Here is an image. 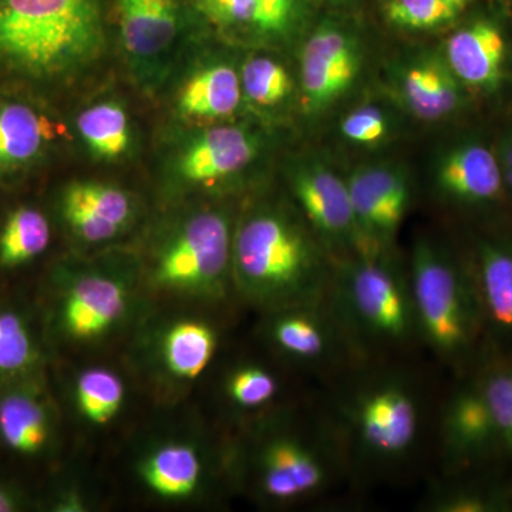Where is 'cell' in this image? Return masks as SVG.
Masks as SVG:
<instances>
[{
    "label": "cell",
    "instance_id": "1",
    "mask_svg": "<svg viewBox=\"0 0 512 512\" xmlns=\"http://www.w3.org/2000/svg\"><path fill=\"white\" fill-rule=\"evenodd\" d=\"M232 284L249 302L274 311L316 305L328 291L311 239L274 210L254 212L235 232Z\"/></svg>",
    "mask_w": 512,
    "mask_h": 512
},
{
    "label": "cell",
    "instance_id": "2",
    "mask_svg": "<svg viewBox=\"0 0 512 512\" xmlns=\"http://www.w3.org/2000/svg\"><path fill=\"white\" fill-rule=\"evenodd\" d=\"M97 0H0V60L32 77L76 72L100 55Z\"/></svg>",
    "mask_w": 512,
    "mask_h": 512
},
{
    "label": "cell",
    "instance_id": "3",
    "mask_svg": "<svg viewBox=\"0 0 512 512\" xmlns=\"http://www.w3.org/2000/svg\"><path fill=\"white\" fill-rule=\"evenodd\" d=\"M231 221L224 212H194L161 242L148 281L157 291L184 298H224L232 281Z\"/></svg>",
    "mask_w": 512,
    "mask_h": 512
},
{
    "label": "cell",
    "instance_id": "4",
    "mask_svg": "<svg viewBox=\"0 0 512 512\" xmlns=\"http://www.w3.org/2000/svg\"><path fill=\"white\" fill-rule=\"evenodd\" d=\"M417 328L431 348L454 357L470 345L474 306L463 276L433 245H416L410 276Z\"/></svg>",
    "mask_w": 512,
    "mask_h": 512
},
{
    "label": "cell",
    "instance_id": "5",
    "mask_svg": "<svg viewBox=\"0 0 512 512\" xmlns=\"http://www.w3.org/2000/svg\"><path fill=\"white\" fill-rule=\"evenodd\" d=\"M342 279L339 292L345 311L365 335L399 343L419 330L410 284L376 255H362Z\"/></svg>",
    "mask_w": 512,
    "mask_h": 512
},
{
    "label": "cell",
    "instance_id": "6",
    "mask_svg": "<svg viewBox=\"0 0 512 512\" xmlns=\"http://www.w3.org/2000/svg\"><path fill=\"white\" fill-rule=\"evenodd\" d=\"M131 302L133 288L126 276L107 269H83L69 279L60 296V330L73 342H94L124 322Z\"/></svg>",
    "mask_w": 512,
    "mask_h": 512
},
{
    "label": "cell",
    "instance_id": "7",
    "mask_svg": "<svg viewBox=\"0 0 512 512\" xmlns=\"http://www.w3.org/2000/svg\"><path fill=\"white\" fill-rule=\"evenodd\" d=\"M353 426L367 450L382 457L402 456L419 430L416 399L402 383L377 384L356 400Z\"/></svg>",
    "mask_w": 512,
    "mask_h": 512
},
{
    "label": "cell",
    "instance_id": "8",
    "mask_svg": "<svg viewBox=\"0 0 512 512\" xmlns=\"http://www.w3.org/2000/svg\"><path fill=\"white\" fill-rule=\"evenodd\" d=\"M346 183L363 255H375L402 224L409 208V185L402 174L387 167L360 168Z\"/></svg>",
    "mask_w": 512,
    "mask_h": 512
},
{
    "label": "cell",
    "instance_id": "9",
    "mask_svg": "<svg viewBox=\"0 0 512 512\" xmlns=\"http://www.w3.org/2000/svg\"><path fill=\"white\" fill-rule=\"evenodd\" d=\"M360 67L355 37L335 25H322L303 45L301 80L306 109L319 111L352 86Z\"/></svg>",
    "mask_w": 512,
    "mask_h": 512
},
{
    "label": "cell",
    "instance_id": "10",
    "mask_svg": "<svg viewBox=\"0 0 512 512\" xmlns=\"http://www.w3.org/2000/svg\"><path fill=\"white\" fill-rule=\"evenodd\" d=\"M60 212L74 237L96 245L120 237L133 224L136 205L116 185L74 181L63 190Z\"/></svg>",
    "mask_w": 512,
    "mask_h": 512
},
{
    "label": "cell",
    "instance_id": "11",
    "mask_svg": "<svg viewBox=\"0 0 512 512\" xmlns=\"http://www.w3.org/2000/svg\"><path fill=\"white\" fill-rule=\"evenodd\" d=\"M328 477L318 451L292 436L266 441L259 456L262 493L274 501H295L316 493Z\"/></svg>",
    "mask_w": 512,
    "mask_h": 512
},
{
    "label": "cell",
    "instance_id": "12",
    "mask_svg": "<svg viewBox=\"0 0 512 512\" xmlns=\"http://www.w3.org/2000/svg\"><path fill=\"white\" fill-rule=\"evenodd\" d=\"M256 141L242 128H211L184 148L177 163V174L190 185H210L239 173L251 164Z\"/></svg>",
    "mask_w": 512,
    "mask_h": 512
},
{
    "label": "cell",
    "instance_id": "13",
    "mask_svg": "<svg viewBox=\"0 0 512 512\" xmlns=\"http://www.w3.org/2000/svg\"><path fill=\"white\" fill-rule=\"evenodd\" d=\"M121 42L134 64L148 67L173 49L180 30L175 0H117Z\"/></svg>",
    "mask_w": 512,
    "mask_h": 512
},
{
    "label": "cell",
    "instance_id": "14",
    "mask_svg": "<svg viewBox=\"0 0 512 512\" xmlns=\"http://www.w3.org/2000/svg\"><path fill=\"white\" fill-rule=\"evenodd\" d=\"M448 69L458 82L477 90H493L504 76L507 42L490 20H476L447 40Z\"/></svg>",
    "mask_w": 512,
    "mask_h": 512
},
{
    "label": "cell",
    "instance_id": "15",
    "mask_svg": "<svg viewBox=\"0 0 512 512\" xmlns=\"http://www.w3.org/2000/svg\"><path fill=\"white\" fill-rule=\"evenodd\" d=\"M292 187L302 211L320 234L352 238L359 244L348 183L322 165H308L295 174Z\"/></svg>",
    "mask_w": 512,
    "mask_h": 512
},
{
    "label": "cell",
    "instance_id": "16",
    "mask_svg": "<svg viewBox=\"0 0 512 512\" xmlns=\"http://www.w3.org/2000/svg\"><path fill=\"white\" fill-rule=\"evenodd\" d=\"M503 168L493 151L480 144L454 148L437 170L441 191L468 204L493 201L503 190Z\"/></svg>",
    "mask_w": 512,
    "mask_h": 512
},
{
    "label": "cell",
    "instance_id": "17",
    "mask_svg": "<svg viewBox=\"0 0 512 512\" xmlns=\"http://www.w3.org/2000/svg\"><path fill=\"white\" fill-rule=\"evenodd\" d=\"M204 473L200 451L177 441L154 448L140 464L143 483L151 493L165 500H184L197 493Z\"/></svg>",
    "mask_w": 512,
    "mask_h": 512
},
{
    "label": "cell",
    "instance_id": "18",
    "mask_svg": "<svg viewBox=\"0 0 512 512\" xmlns=\"http://www.w3.org/2000/svg\"><path fill=\"white\" fill-rule=\"evenodd\" d=\"M503 440L483 383L454 397L444 417V441L451 453L468 456Z\"/></svg>",
    "mask_w": 512,
    "mask_h": 512
},
{
    "label": "cell",
    "instance_id": "19",
    "mask_svg": "<svg viewBox=\"0 0 512 512\" xmlns=\"http://www.w3.org/2000/svg\"><path fill=\"white\" fill-rule=\"evenodd\" d=\"M52 434V419L45 400L28 389L12 390L0 397V439L25 456L45 450Z\"/></svg>",
    "mask_w": 512,
    "mask_h": 512
},
{
    "label": "cell",
    "instance_id": "20",
    "mask_svg": "<svg viewBox=\"0 0 512 512\" xmlns=\"http://www.w3.org/2000/svg\"><path fill=\"white\" fill-rule=\"evenodd\" d=\"M218 348V335L208 323L183 319L164 330L160 359L168 375L192 382L204 375Z\"/></svg>",
    "mask_w": 512,
    "mask_h": 512
},
{
    "label": "cell",
    "instance_id": "21",
    "mask_svg": "<svg viewBox=\"0 0 512 512\" xmlns=\"http://www.w3.org/2000/svg\"><path fill=\"white\" fill-rule=\"evenodd\" d=\"M242 94L241 77L234 67L211 64L185 82L177 106L190 119H220L238 109Z\"/></svg>",
    "mask_w": 512,
    "mask_h": 512
},
{
    "label": "cell",
    "instance_id": "22",
    "mask_svg": "<svg viewBox=\"0 0 512 512\" xmlns=\"http://www.w3.org/2000/svg\"><path fill=\"white\" fill-rule=\"evenodd\" d=\"M313 306L278 309L268 328L276 348L302 362L323 359L330 355L333 346L330 326Z\"/></svg>",
    "mask_w": 512,
    "mask_h": 512
},
{
    "label": "cell",
    "instance_id": "23",
    "mask_svg": "<svg viewBox=\"0 0 512 512\" xmlns=\"http://www.w3.org/2000/svg\"><path fill=\"white\" fill-rule=\"evenodd\" d=\"M50 126L43 116L22 103H0V173L22 170L49 143Z\"/></svg>",
    "mask_w": 512,
    "mask_h": 512
},
{
    "label": "cell",
    "instance_id": "24",
    "mask_svg": "<svg viewBox=\"0 0 512 512\" xmlns=\"http://www.w3.org/2000/svg\"><path fill=\"white\" fill-rule=\"evenodd\" d=\"M403 96L407 106L420 119H441L458 106V80L447 63L424 60L404 74Z\"/></svg>",
    "mask_w": 512,
    "mask_h": 512
},
{
    "label": "cell",
    "instance_id": "25",
    "mask_svg": "<svg viewBox=\"0 0 512 512\" xmlns=\"http://www.w3.org/2000/svg\"><path fill=\"white\" fill-rule=\"evenodd\" d=\"M50 225L45 215L32 207L12 212L0 232V265L18 268L42 255L50 244Z\"/></svg>",
    "mask_w": 512,
    "mask_h": 512
},
{
    "label": "cell",
    "instance_id": "26",
    "mask_svg": "<svg viewBox=\"0 0 512 512\" xmlns=\"http://www.w3.org/2000/svg\"><path fill=\"white\" fill-rule=\"evenodd\" d=\"M77 409L93 426H107L119 416L126 402V384L106 367H90L74 384Z\"/></svg>",
    "mask_w": 512,
    "mask_h": 512
},
{
    "label": "cell",
    "instance_id": "27",
    "mask_svg": "<svg viewBox=\"0 0 512 512\" xmlns=\"http://www.w3.org/2000/svg\"><path fill=\"white\" fill-rule=\"evenodd\" d=\"M77 128L86 146L97 157L116 160L130 148V120L120 104L107 101L83 110L77 117Z\"/></svg>",
    "mask_w": 512,
    "mask_h": 512
},
{
    "label": "cell",
    "instance_id": "28",
    "mask_svg": "<svg viewBox=\"0 0 512 512\" xmlns=\"http://www.w3.org/2000/svg\"><path fill=\"white\" fill-rule=\"evenodd\" d=\"M481 286L485 305L491 318L512 329V254L487 247L481 254Z\"/></svg>",
    "mask_w": 512,
    "mask_h": 512
},
{
    "label": "cell",
    "instance_id": "29",
    "mask_svg": "<svg viewBox=\"0 0 512 512\" xmlns=\"http://www.w3.org/2000/svg\"><path fill=\"white\" fill-rule=\"evenodd\" d=\"M467 5L463 0H383L387 20L409 30L440 28L456 19Z\"/></svg>",
    "mask_w": 512,
    "mask_h": 512
},
{
    "label": "cell",
    "instance_id": "30",
    "mask_svg": "<svg viewBox=\"0 0 512 512\" xmlns=\"http://www.w3.org/2000/svg\"><path fill=\"white\" fill-rule=\"evenodd\" d=\"M242 93L258 106H275L288 97L292 79L282 64L269 57H254L242 67Z\"/></svg>",
    "mask_w": 512,
    "mask_h": 512
},
{
    "label": "cell",
    "instance_id": "31",
    "mask_svg": "<svg viewBox=\"0 0 512 512\" xmlns=\"http://www.w3.org/2000/svg\"><path fill=\"white\" fill-rule=\"evenodd\" d=\"M37 359L32 333L18 313L0 311V373L18 375Z\"/></svg>",
    "mask_w": 512,
    "mask_h": 512
},
{
    "label": "cell",
    "instance_id": "32",
    "mask_svg": "<svg viewBox=\"0 0 512 512\" xmlns=\"http://www.w3.org/2000/svg\"><path fill=\"white\" fill-rule=\"evenodd\" d=\"M278 393V382L264 367H238L229 375L227 394L232 403L242 409H256L271 402Z\"/></svg>",
    "mask_w": 512,
    "mask_h": 512
},
{
    "label": "cell",
    "instance_id": "33",
    "mask_svg": "<svg viewBox=\"0 0 512 512\" xmlns=\"http://www.w3.org/2000/svg\"><path fill=\"white\" fill-rule=\"evenodd\" d=\"M198 6L215 25L255 33L259 0H198Z\"/></svg>",
    "mask_w": 512,
    "mask_h": 512
},
{
    "label": "cell",
    "instance_id": "34",
    "mask_svg": "<svg viewBox=\"0 0 512 512\" xmlns=\"http://www.w3.org/2000/svg\"><path fill=\"white\" fill-rule=\"evenodd\" d=\"M342 133L352 143L376 144L386 136V116L375 107H362L343 120Z\"/></svg>",
    "mask_w": 512,
    "mask_h": 512
},
{
    "label": "cell",
    "instance_id": "35",
    "mask_svg": "<svg viewBox=\"0 0 512 512\" xmlns=\"http://www.w3.org/2000/svg\"><path fill=\"white\" fill-rule=\"evenodd\" d=\"M434 507L446 512H480L490 510L491 504L487 503L481 495L456 494L448 495Z\"/></svg>",
    "mask_w": 512,
    "mask_h": 512
},
{
    "label": "cell",
    "instance_id": "36",
    "mask_svg": "<svg viewBox=\"0 0 512 512\" xmlns=\"http://www.w3.org/2000/svg\"><path fill=\"white\" fill-rule=\"evenodd\" d=\"M55 510L60 512H82L87 510L86 500L79 491H69L60 497L55 505Z\"/></svg>",
    "mask_w": 512,
    "mask_h": 512
},
{
    "label": "cell",
    "instance_id": "37",
    "mask_svg": "<svg viewBox=\"0 0 512 512\" xmlns=\"http://www.w3.org/2000/svg\"><path fill=\"white\" fill-rule=\"evenodd\" d=\"M20 505H22V501H20L19 495L5 485H0V512L18 511Z\"/></svg>",
    "mask_w": 512,
    "mask_h": 512
},
{
    "label": "cell",
    "instance_id": "38",
    "mask_svg": "<svg viewBox=\"0 0 512 512\" xmlns=\"http://www.w3.org/2000/svg\"><path fill=\"white\" fill-rule=\"evenodd\" d=\"M507 446L510 447L512 450V433H511L510 441H508Z\"/></svg>",
    "mask_w": 512,
    "mask_h": 512
},
{
    "label": "cell",
    "instance_id": "39",
    "mask_svg": "<svg viewBox=\"0 0 512 512\" xmlns=\"http://www.w3.org/2000/svg\"><path fill=\"white\" fill-rule=\"evenodd\" d=\"M463 2L470 3L473 2V0H463Z\"/></svg>",
    "mask_w": 512,
    "mask_h": 512
}]
</instances>
